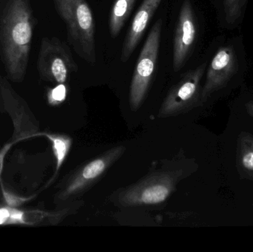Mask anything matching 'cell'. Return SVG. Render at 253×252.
Wrapping results in <instances>:
<instances>
[{
  "instance_id": "cell-1",
  "label": "cell",
  "mask_w": 253,
  "mask_h": 252,
  "mask_svg": "<svg viewBox=\"0 0 253 252\" xmlns=\"http://www.w3.org/2000/svg\"><path fill=\"white\" fill-rule=\"evenodd\" d=\"M28 0H9L2 18L3 53L10 78H23L28 66L33 36Z\"/></svg>"
},
{
  "instance_id": "cell-2",
  "label": "cell",
  "mask_w": 253,
  "mask_h": 252,
  "mask_svg": "<svg viewBox=\"0 0 253 252\" xmlns=\"http://www.w3.org/2000/svg\"><path fill=\"white\" fill-rule=\"evenodd\" d=\"M66 25L68 38L77 54L90 65L96 62V25L87 0H53Z\"/></svg>"
},
{
  "instance_id": "cell-3",
  "label": "cell",
  "mask_w": 253,
  "mask_h": 252,
  "mask_svg": "<svg viewBox=\"0 0 253 252\" xmlns=\"http://www.w3.org/2000/svg\"><path fill=\"white\" fill-rule=\"evenodd\" d=\"M182 176L181 170L155 172L117 191L113 200L117 205L124 207L159 205L169 198Z\"/></svg>"
},
{
  "instance_id": "cell-4",
  "label": "cell",
  "mask_w": 253,
  "mask_h": 252,
  "mask_svg": "<svg viewBox=\"0 0 253 252\" xmlns=\"http://www.w3.org/2000/svg\"><path fill=\"white\" fill-rule=\"evenodd\" d=\"M163 21L159 19L152 27L137 61L129 87V105L132 111L139 109L153 80L160 48Z\"/></svg>"
},
{
  "instance_id": "cell-5",
  "label": "cell",
  "mask_w": 253,
  "mask_h": 252,
  "mask_svg": "<svg viewBox=\"0 0 253 252\" xmlns=\"http://www.w3.org/2000/svg\"><path fill=\"white\" fill-rule=\"evenodd\" d=\"M126 151L125 146H114L79 167L67 179L59 192V199L71 202L79 199L101 180Z\"/></svg>"
},
{
  "instance_id": "cell-6",
  "label": "cell",
  "mask_w": 253,
  "mask_h": 252,
  "mask_svg": "<svg viewBox=\"0 0 253 252\" xmlns=\"http://www.w3.org/2000/svg\"><path fill=\"white\" fill-rule=\"evenodd\" d=\"M206 63L184 72L179 81L171 87L159 109V118L176 116L196 106L201 100V81Z\"/></svg>"
},
{
  "instance_id": "cell-7",
  "label": "cell",
  "mask_w": 253,
  "mask_h": 252,
  "mask_svg": "<svg viewBox=\"0 0 253 252\" xmlns=\"http://www.w3.org/2000/svg\"><path fill=\"white\" fill-rule=\"evenodd\" d=\"M38 69L44 79L65 84L79 68L65 42L56 38H44L39 55Z\"/></svg>"
},
{
  "instance_id": "cell-8",
  "label": "cell",
  "mask_w": 253,
  "mask_h": 252,
  "mask_svg": "<svg viewBox=\"0 0 253 252\" xmlns=\"http://www.w3.org/2000/svg\"><path fill=\"white\" fill-rule=\"evenodd\" d=\"M196 34L197 26L193 5L190 0H184L174 33L172 68L175 72L184 68L194 46Z\"/></svg>"
},
{
  "instance_id": "cell-9",
  "label": "cell",
  "mask_w": 253,
  "mask_h": 252,
  "mask_svg": "<svg viewBox=\"0 0 253 252\" xmlns=\"http://www.w3.org/2000/svg\"><path fill=\"white\" fill-rule=\"evenodd\" d=\"M238 71L237 58L232 47L220 48L211 61L201 100L205 102L212 93L222 88Z\"/></svg>"
},
{
  "instance_id": "cell-10",
  "label": "cell",
  "mask_w": 253,
  "mask_h": 252,
  "mask_svg": "<svg viewBox=\"0 0 253 252\" xmlns=\"http://www.w3.org/2000/svg\"><path fill=\"white\" fill-rule=\"evenodd\" d=\"M162 0H143L131 22L123 43L120 59L123 63L129 60L136 49Z\"/></svg>"
},
{
  "instance_id": "cell-11",
  "label": "cell",
  "mask_w": 253,
  "mask_h": 252,
  "mask_svg": "<svg viewBox=\"0 0 253 252\" xmlns=\"http://www.w3.org/2000/svg\"><path fill=\"white\" fill-rule=\"evenodd\" d=\"M136 0H115L110 13L108 27L113 38H117L126 25Z\"/></svg>"
},
{
  "instance_id": "cell-12",
  "label": "cell",
  "mask_w": 253,
  "mask_h": 252,
  "mask_svg": "<svg viewBox=\"0 0 253 252\" xmlns=\"http://www.w3.org/2000/svg\"><path fill=\"white\" fill-rule=\"evenodd\" d=\"M239 164L244 172L253 176V135L242 132L239 137Z\"/></svg>"
},
{
  "instance_id": "cell-13",
  "label": "cell",
  "mask_w": 253,
  "mask_h": 252,
  "mask_svg": "<svg viewBox=\"0 0 253 252\" xmlns=\"http://www.w3.org/2000/svg\"><path fill=\"white\" fill-rule=\"evenodd\" d=\"M45 136L51 142L56 161V172H58L69 153L72 146V139L66 135L46 134Z\"/></svg>"
},
{
  "instance_id": "cell-14",
  "label": "cell",
  "mask_w": 253,
  "mask_h": 252,
  "mask_svg": "<svg viewBox=\"0 0 253 252\" xmlns=\"http://www.w3.org/2000/svg\"><path fill=\"white\" fill-rule=\"evenodd\" d=\"M246 0H224V10L225 20L232 25L242 15Z\"/></svg>"
},
{
  "instance_id": "cell-15",
  "label": "cell",
  "mask_w": 253,
  "mask_h": 252,
  "mask_svg": "<svg viewBox=\"0 0 253 252\" xmlns=\"http://www.w3.org/2000/svg\"><path fill=\"white\" fill-rule=\"evenodd\" d=\"M67 97V88L64 84H59L48 93L49 103L52 105L62 104Z\"/></svg>"
},
{
  "instance_id": "cell-16",
  "label": "cell",
  "mask_w": 253,
  "mask_h": 252,
  "mask_svg": "<svg viewBox=\"0 0 253 252\" xmlns=\"http://www.w3.org/2000/svg\"><path fill=\"white\" fill-rule=\"evenodd\" d=\"M8 221L12 223H24L23 213L18 210H10V218Z\"/></svg>"
},
{
  "instance_id": "cell-17",
  "label": "cell",
  "mask_w": 253,
  "mask_h": 252,
  "mask_svg": "<svg viewBox=\"0 0 253 252\" xmlns=\"http://www.w3.org/2000/svg\"><path fill=\"white\" fill-rule=\"evenodd\" d=\"M10 218V210L8 209H0V225L8 221Z\"/></svg>"
},
{
  "instance_id": "cell-18",
  "label": "cell",
  "mask_w": 253,
  "mask_h": 252,
  "mask_svg": "<svg viewBox=\"0 0 253 252\" xmlns=\"http://www.w3.org/2000/svg\"><path fill=\"white\" fill-rule=\"evenodd\" d=\"M246 109L248 113L253 118V101L246 104Z\"/></svg>"
}]
</instances>
